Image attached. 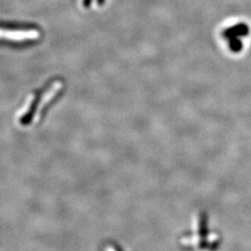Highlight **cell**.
<instances>
[{
  "label": "cell",
  "instance_id": "7a4b0ae2",
  "mask_svg": "<svg viewBox=\"0 0 251 251\" xmlns=\"http://www.w3.org/2000/svg\"><path fill=\"white\" fill-rule=\"evenodd\" d=\"M228 46L230 50L233 53H238L242 50L243 43L240 37H232L228 39Z\"/></svg>",
  "mask_w": 251,
  "mask_h": 251
},
{
  "label": "cell",
  "instance_id": "3957f363",
  "mask_svg": "<svg viewBox=\"0 0 251 251\" xmlns=\"http://www.w3.org/2000/svg\"><path fill=\"white\" fill-rule=\"evenodd\" d=\"M102 251H125L121 247L117 246L116 244H112V243H109L107 245L104 246Z\"/></svg>",
  "mask_w": 251,
  "mask_h": 251
},
{
  "label": "cell",
  "instance_id": "6da1fadb",
  "mask_svg": "<svg viewBox=\"0 0 251 251\" xmlns=\"http://www.w3.org/2000/svg\"><path fill=\"white\" fill-rule=\"evenodd\" d=\"M250 34V27L247 24L244 23H239L236 24L233 26L226 28L225 31L223 32V36L225 39H230L232 37H243V36H248Z\"/></svg>",
  "mask_w": 251,
  "mask_h": 251
}]
</instances>
